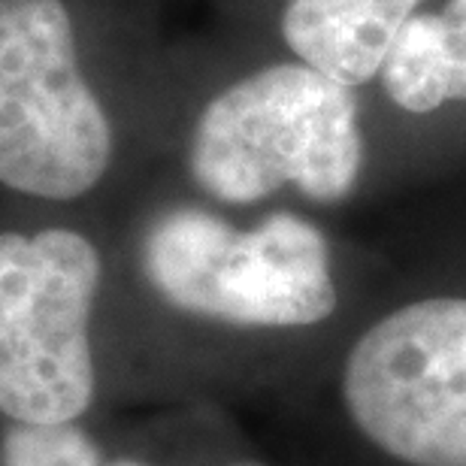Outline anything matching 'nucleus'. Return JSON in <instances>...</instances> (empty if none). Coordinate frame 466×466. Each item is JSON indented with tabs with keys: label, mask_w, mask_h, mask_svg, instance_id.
<instances>
[{
	"label": "nucleus",
	"mask_w": 466,
	"mask_h": 466,
	"mask_svg": "<svg viewBox=\"0 0 466 466\" xmlns=\"http://www.w3.org/2000/svg\"><path fill=\"white\" fill-rule=\"evenodd\" d=\"M139 269L179 319L303 354L309 381L363 312L351 306L330 237L297 212L237 228L179 203L148 221Z\"/></svg>",
	"instance_id": "1"
},
{
	"label": "nucleus",
	"mask_w": 466,
	"mask_h": 466,
	"mask_svg": "<svg viewBox=\"0 0 466 466\" xmlns=\"http://www.w3.org/2000/svg\"><path fill=\"white\" fill-rule=\"evenodd\" d=\"M303 390L333 466H466V282L367 303Z\"/></svg>",
	"instance_id": "2"
},
{
	"label": "nucleus",
	"mask_w": 466,
	"mask_h": 466,
	"mask_svg": "<svg viewBox=\"0 0 466 466\" xmlns=\"http://www.w3.org/2000/svg\"><path fill=\"white\" fill-rule=\"evenodd\" d=\"M194 185L228 207L282 188L333 207L367 170L358 97L309 64H273L203 106L188 146Z\"/></svg>",
	"instance_id": "3"
},
{
	"label": "nucleus",
	"mask_w": 466,
	"mask_h": 466,
	"mask_svg": "<svg viewBox=\"0 0 466 466\" xmlns=\"http://www.w3.org/2000/svg\"><path fill=\"white\" fill-rule=\"evenodd\" d=\"M109 161L113 127L79 70L64 0H0V185L73 200Z\"/></svg>",
	"instance_id": "4"
},
{
	"label": "nucleus",
	"mask_w": 466,
	"mask_h": 466,
	"mask_svg": "<svg viewBox=\"0 0 466 466\" xmlns=\"http://www.w3.org/2000/svg\"><path fill=\"white\" fill-rule=\"evenodd\" d=\"M104 264L76 230L0 233V412L70 424L95 397L91 309Z\"/></svg>",
	"instance_id": "5"
},
{
	"label": "nucleus",
	"mask_w": 466,
	"mask_h": 466,
	"mask_svg": "<svg viewBox=\"0 0 466 466\" xmlns=\"http://www.w3.org/2000/svg\"><path fill=\"white\" fill-rule=\"evenodd\" d=\"M421 0H288L285 43L303 64L342 86H363Z\"/></svg>",
	"instance_id": "6"
},
{
	"label": "nucleus",
	"mask_w": 466,
	"mask_h": 466,
	"mask_svg": "<svg viewBox=\"0 0 466 466\" xmlns=\"http://www.w3.org/2000/svg\"><path fill=\"white\" fill-rule=\"evenodd\" d=\"M379 76L390 100L415 116L466 100V0H449L442 13L406 18Z\"/></svg>",
	"instance_id": "7"
},
{
	"label": "nucleus",
	"mask_w": 466,
	"mask_h": 466,
	"mask_svg": "<svg viewBox=\"0 0 466 466\" xmlns=\"http://www.w3.org/2000/svg\"><path fill=\"white\" fill-rule=\"evenodd\" d=\"M97 445L76 424H18L4 436V466H97Z\"/></svg>",
	"instance_id": "8"
},
{
	"label": "nucleus",
	"mask_w": 466,
	"mask_h": 466,
	"mask_svg": "<svg viewBox=\"0 0 466 466\" xmlns=\"http://www.w3.org/2000/svg\"><path fill=\"white\" fill-rule=\"evenodd\" d=\"M218 466H269V463L260 458H230V461H221Z\"/></svg>",
	"instance_id": "9"
},
{
	"label": "nucleus",
	"mask_w": 466,
	"mask_h": 466,
	"mask_svg": "<svg viewBox=\"0 0 466 466\" xmlns=\"http://www.w3.org/2000/svg\"><path fill=\"white\" fill-rule=\"evenodd\" d=\"M106 466H148V463H143V461H134V458H121V461H116V463H106Z\"/></svg>",
	"instance_id": "10"
}]
</instances>
